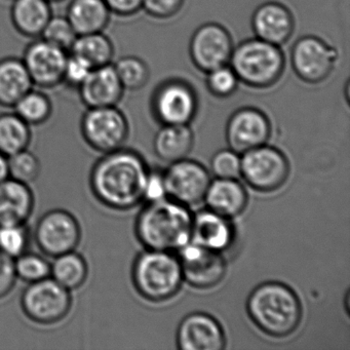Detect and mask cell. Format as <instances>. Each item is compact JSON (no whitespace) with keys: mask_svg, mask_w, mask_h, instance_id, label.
Listing matches in <instances>:
<instances>
[{"mask_svg":"<svg viewBox=\"0 0 350 350\" xmlns=\"http://www.w3.org/2000/svg\"><path fill=\"white\" fill-rule=\"evenodd\" d=\"M149 174L142 157L122 147L104 153L94 163L90 188L102 206L110 210L128 211L145 200Z\"/></svg>","mask_w":350,"mask_h":350,"instance_id":"1","label":"cell"},{"mask_svg":"<svg viewBox=\"0 0 350 350\" xmlns=\"http://www.w3.org/2000/svg\"><path fill=\"white\" fill-rule=\"evenodd\" d=\"M192 219L180 202L165 198L151 200L137 218L136 235L147 250L180 251L191 241Z\"/></svg>","mask_w":350,"mask_h":350,"instance_id":"2","label":"cell"},{"mask_svg":"<svg viewBox=\"0 0 350 350\" xmlns=\"http://www.w3.org/2000/svg\"><path fill=\"white\" fill-rule=\"evenodd\" d=\"M247 309L253 323L272 337H286L294 333L302 319L298 297L292 288L280 282L258 286L247 299Z\"/></svg>","mask_w":350,"mask_h":350,"instance_id":"3","label":"cell"},{"mask_svg":"<svg viewBox=\"0 0 350 350\" xmlns=\"http://www.w3.org/2000/svg\"><path fill=\"white\" fill-rule=\"evenodd\" d=\"M132 278L139 294L152 302L169 300L179 292L183 282L179 258L171 252L153 250L137 257Z\"/></svg>","mask_w":350,"mask_h":350,"instance_id":"4","label":"cell"},{"mask_svg":"<svg viewBox=\"0 0 350 350\" xmlns=\"http://www.w3.org/2000/svg\"><path fill=\"white\" fill-rule=\"evenodd\" d=\"M229 63L239 81L257 89L273 85L284 69V57L280 46L257 38L234 46Z\"/></svg>","mask_w":350,"mask_h":350,"instance_id":"5","label":"cell"},{"mask_svg":"<svg viewBox=\"0 0 350 350\" xmlns=\"http://www.w3.org/2000/svg\"><path fill=\"white\" fill-rule=\"evenodd\" d=\"M72 294L54 278L28 284L21 296V308L28 319L52 325L66 319L72 308Z\"/></svg>","mask_w":350,"mask_h":350,"instance_id":"6","label":"cell"},{"mask_svg":"<svg viewBox=\"0 0 350 350\" xmlns=\"http://www.w3.org/2000/svg\"><path fill=\"white\" fill-rule=\"evenodd\" d=\"M81 133L93 150L104 154L124 147L130 126L124 112L116 106L88 108L81 118Z\"/></svg>","mask_w":350,"mask_h":350,"instance_id":"7","label":"cell"},{"mask_svg":"<svg viewBox=\"0 0 350 350\" xmlns=\"http://www.w3.org/2000/svg\"><path fill=\"white\" fill-rule=\"evenodd\" d=\"M34 241L44 256L55 258L75 251L81 241V226L72 213L54 208L44 213L36 223Z\"/></svg>","mask_w":350,"mask_h":350,"instance_id":"8","label":"cell"},{"mask_svg":"<svg viewBox=\"0 0 350 350\" xmlns=\"http://www.w3.org/2000/svg\"><path fill=\"white\" fill-rule=\"evenodd\" d=\"M241 163V177L257 191H275L286 183L290 174L286 157L266 144L243 153Z\"/></svg>","mask_w":350,"mask_h":350,"instance_id":"9","label":"cell"},{"mask_svg":"<svg viewBox=\"0 0 350 350\" xmlns=\"http://www.w3.org/2000/svg\"><path fill=\"white\" fill-rule=\"evenodd\" d=\"M193 88L181 79H167L155 89L151 98L153 116L163 124H188L198 111Z\"/></svg>","mask_w":350,"mask_h":350,"instance_id":"10","label":"cell"},{"mask_svg":"<svg viewBox=\"0 0 350 350\" xmlns=\"http://www.w3.org/2000/svg\"><path fill=\"white\" fill-rule=\"evenodd\" d=\"M163 182L170 200L188 206L204 200L212 179L204 165L184 159L172 163L163 174Z\"/></svg>","mask_w":350,"mask_h":350,"instance_id":"11","label":"cell"},{"mask_svg":"<svg viewBox=\"0 0 350 350\" xmlns=\"http://www.w3.org/2000/svg\"><path fill=\"white\" fill-rule=\"evenodd\" d=\"M69 53L44 38L32 40L24 51V65L33 85L42 90H53L63 85L65 65Z\"/></svg>","mask_w":350,"mask_h":350,"instance_id":"12","label":"cell"},{"mask_svg":"<svg viewBox=\"0 0 350 350\" xmlns=\"http://www.w3.org/2000/svg\"><path fill=\"white\" fill-rule=\"evenodd\" d=\"M337 50L317 36H304L295 42L292 50V66L299 79L305 83L325 81L337 62Z\"/></svg>","mask_w":350,"mask_h":350,"instance_id":"13","label":"cell"},{"mask_svg":"<svg viewBox=\"0 0 350 350\" xmlns=\"http://www.w3.org/2000/svg\"><path fill=\"white\" fill-rule=\"evenodd\" d=\"M179 252L182 275L190 286L210 288L222 282L227 266L221 253L193 243H188Z\"/></svg>","mask_w":350,"mask_h":350,"instance_id":"14","label":"cell"},{"mask_svg":"<svg viewBox=\"0 0 350 350\" xmlns=\"http://www.w3.org/2000/svg\"><path fill=\"white\" fill-rule=\"evenodd\" d=\"M233 48L232 38L223 26L204 24L192 36L190 57L196 68L208 73L228 64Z\"/></svg>","mask_w":350,"mask_h":350,"instance_id":"15","label":"cell"},{"mask_svg":"<svg viewBox=\"0 0 350 350\" xmlns=\"http://www.w3.org/2000/svg\"><path fill=\"white\" fill-rule=\"evenodd\" d=\"M271 126L267 116L256 108L245 107L235 111L226 126V140L231 150L247 152L265 145L269 140Z\"/></svg>","mask_w":350,"mask_h":350,"instance_id":"16","label":"cell"},{"mask_svg":"<svg viewBox=\"0 0 350 350\" xmlns=\"http://www.w3.org/2000/svg\"><path fill=\"white\" fill-rule=\"evenodd\" d=\"M225 344L222 327L206 313H191L178 327L177 345L181 350H222Z\"/></svg>","mask_w":350,"mask_h":350,"instance_id":"17","label":"cell"},{"mask_svg":"<svg viewBox=\"0 0 350 350\" xmlns=\"http://www.w3.org/2000/svg\"><path fill=\"white\" fill-rule=\"evenodd\" d=\"M124 92L113 63L94 68L77 90L79 99L87 108L118 106Z\"/></svg>","mask_w":350,"mask_h":350,"instance_id":"18","label":"cell"},{"mask_svg":"<svg viewBox=\"0 0 350 350\" xmlns=\"http://www.w3.org/2000/svg\"><path fill=\"white\" fill-rule=\"evenodd\" d=\"M252 27L256 38L280 46L294 32V18L282 3H266L254 12Z\"/></svg>","mask_w":350,"mask_h":350,"instance_id":"19","label":"cell"},{"mask_svg":"<svg viewBox=\"0 0 350 350\" xmlns=\"http://www.w3.org/2000/svg\"><path fill=\"white\" fill-rule=\"evenodd\" d=\"M36 208L31 187L8 178L0 182V226L27 224Z\"/></svg>","mask_w":350,"mask_h":350,"instance_id":"20","label":"cell"},{"mask_svg":"<svg viewBox=\"0 0 350 350\" xmlns=\"http://www.w3.org/2000/svg\"><path fill=\"white\" fill-rule=\"evenodd\" d=\"M234 241L230 219L211 210L198 213L192 219L191 241L213 251H226Z\"/></svg>","mask_w":350,"mask_h":350,"instance_id":"21","label":"cell"},{"mask_svg":"<svg viewBox=\"0 0 350 350\" xmlns=\"http://www.w3.org/2000/svg\"><path fill=\"white\" fill-rule=\"evenodd\" d=\"M52 5L49 0H12V25L23 38H40L54 15Z\"/></svg>","mask_w":350,"mask_h":350,"instance_id":"22","label":"cell"},{"mask_svg":"<svg viewBox=\"0 0 350 350\" xmlns=\"http://www.w3.org/2000/svg\"><path fill=\"white\" fill-rule=\"evenodd\" d=\"M208 210L227 219L239 216L247 204V194L237 179L212 180L204 200Z\"/></svg>","mask_w":350,"mask_h":350,"instance_id":"23","label":"cell"},{"mask_svg":"<svg viewBox=\"0 0 350 350\" xmlns=\"http://www.w3.org/2000/svg\"><path fill=\"white\" fill-rule=\"evenodd\" d=\"M65 16L77 36H83L104 32L112 13L104 0H70Z\"/></svg>","mask_w":350,"mask_h":350,"instance_id":"24","label":"cell"},{"mask_svg":"<svg viewBox=\"0 0 350 350\" xmlns=\"http://www.w3.org/2000/svg\"><path fill=\"white\" fill-rule=\"evenodd\" d=\"M33 87L22 58L0 59V107L13 109L17 102Z\"/></svg>","mask_w":350,"mask_h":350,"instance_id":"25","label":"cell"},{"mask_svg":"<svg viewBox=\"0 0 350 350\" xmlns=\"http://www.w3.org/2000/svg\"><path fill=\"white\" fill-rule=\"evenodd\" d=\"M193 133L188 124H163L153 142L161 161L175 163L186 159L193 146Z\"/></svg>","mask_w":350,"mask_h":350,"instance_id":"26","label":"cell"},{"mask_svg":"<svg viewBox=\"0 0 350 350\" xmlns=\"http://www.w3.org/2000/svg\"><path fill=\"white\" fill-rule=\"evenodd\" d=\"M51 263V278L67 290H77L87 282L89 264L79 252L71 251L53 258Z\"/></svg>","mask_w":350,"mask_h":350,"instance_id":"27","label":"cell"},{"mask_svg":"<svg viewBox=\"0 0 350 350\" xmlns=\"http://www.w3.org/2000/svg\"><path fill=\"white\" fill-rule=\"evenodd\" d=\"M69 53L81 57L93 68H98L112 64L116 49L104 32H96L77 36Z\"/></svg>","mask_w":350,"mask_h":350,"instance_id":"28","label":"cell"},{"mask_svg":"<svg viewBox=\"0 0 350 350\" xmlns=\"http://www.w3.org/2000/svg\"><path fill=\"white\" fill-rule=\"evenodd\" d=\"M31 140V126L16 112L0 114V152L12 157L28 149Z\"/></svg>","mask_w":350,"mask_h":350,"instance_id":"29","label":"cell"},{"mask_svg":"<svg viewBox=\"0 0 350 350\" xmlns=\"http://www.w3.org/2000/svg\"><path fill=\"white\" fill-rule=\"evenodd\" d=\"M14 112L29 126L46 124L53 114V102L44 90L32 88L14 106Z\"/></svg>","mask_w":350,"mask_h":350,"instance_id":"30","label":"cell"},{"mask_svg":"<svg viewBox=\"0 0 350 350\" xmlns=\"http://www.w3.org/2000/svg\"><path fill=\"white\" fill-rule=\"evenodd\" d=\"M113 66L124 90L137 91L148 83L150 71L146 63L138 57H122Z\"/></svg>","mask_w":350,"mask_h":350,"instance_id":"31","label":"cell"},{"mask_svg":"<svg viewBox=\"0 0 350 350\" xmlns=\"http://www.w3.org/2000/svg\"><path fill=\"white\" fill-rule=\"evenodd\" d=\"M15 269L19 280L31 284L50 278L51 262L44 254L27 251L16 258Z\"/></svg>","mask_w":350,"mask_h":350,"instance_id":"32","label":"cell"},{"mask_svg":"<svg viewBox=\"0 0 350 350\" xmlns=\"http://www.w3.org/2000/svg\"><path fill=\"white\" fill-rule=\"evenodd\" d=\"M40 173L42 163L40 159L29 149L9 157V177L12 179L30 185L38 179Z\"/></svg>","mask_w":350,"mask_h":350,"instance_id":"33","label":"cell"},{"mask_svg":"<svg viewBox=\"0 0 350 350\" xmlns=\"http://www.w3.org/2000/svg\"><path fill=\"white\" fill-rule=\"evenodd\" d=\"M30 237L27 224L0 226V252L16 259L28 251Z\"/></svg>","mask_w":350,"mask_h":350,"instance_id":"34","label":"cell"},{"mask_svg":"<svg viewBox=\"0 0 350 350\" xmlns=\"http://www.w3.org/2000/svg\"><path fill=\"white\" fill-rule=\"evenodd\" d=\"M77 36L66 16L53 15L40 38L69 53Z\"/></svg>","mask_w":350,"mask_h":350,"instance_id":"35","label":"cell"},{"mask_svg":"<svg viewBox=\"0 0 350 350\" xmlns=\"http://www.w3.org/2000/svg\"><path fill=\"white\" fill-rule=\"evenodd\" d=\"M239 81L234 71L228 65L211 70L206 77L208 91L219 98H227L235 93Z\"/></svg>","mask_w":350,"mask_h":350,"instance_id":"36","label":"cell"},{"mask_svg":"<svg viewBox=\"0 0 350 350\" xmlns=\"http://www.w3.org/2000/svg\"><path fill=\"white\" fill-rule=\"evenodd\" d=\"M241 157L233 150H221L213 157L211 170L217 178L237 179L241 176Z\"/></svg>","mask_w":350,"mask_h":350,"instance_id":"37","label":"cell"},{"mask_svg":"<svg viewBox=\"0 0 350 350\" xmlns=\"http://www.w3.org/2000/svg\"><path fill=\"white\" fill-rule=\"evenodd\" d=\"M93 69L87 61L69 53L63 75V85L77 91Z\"/></svg>","mask_w":350,"mask_h":350,"instance_id":"38","label":"cell"},{"mask_svg":"<svg viewBox=\"0 0 350 350\" xmlns=\"http://www.w3.org/2000/svg\"><path fill=\"white\" fill-rule=\"evenodd\" d=\"M184 0H143L142 9L151 17L169 19L179 13Z\"/></svg>","mask_w":350,"mask_h":350,"instance_id":"39","label":"cell"},{"mask_svg":"<svg viewBox=\"0 0 350 350\" xmlns=\"http://www.w3.org/2000/svg\"><path fill=\"white\" fill-rule=\"evenodd\" d=\"M17 280L15 259L0 252V300L11 294Z\"/></svg>","mask_w":350,"mask_h":350,"instance_id":"40","label":"cell"},{"mask_svg":"<svg viewBox=\"0 0 350 350\" xmlns=\"http://www.w3.org/2000/svg\"><path fill=\"white\" fill-rule=\"evenodd\" d=\"M112 14L130 17L142 9L143 0H104Z\"/></svg>","mask_w":350,"mask_h":350,"instance_id":"41","label":"cell"},{"mask_svg":"<svg viewBox=\"0 0 350 350\" xmlns=\"http://www.w3.org/2000/svg\"><path fill=\"white\" fill-rule=\"evenodd\" d=\"M165 196V187H163V177L149 174L148 182H147L145 198L149 200H161Z\"/></svg>","mask_w":350,"mask_h":350,"instance_id":"42","label":"cell"},{"mask_svg":"<svg viewBox=\"0 0 350 350\" xmlns=\"http://www.w3.org/2000/svg\"><path fill=\"white\" fill-rule=\"evenodd\" d=\"M9 178V157L0 152V182Z\"/></svg>","mask_w":350,"mask_h":350,"instance_id":"43","label":"cell"},{"mask_svg":"<svg viewBox=\"0 0 350 350\" xmlns=\"http://www.w3.org/2000/svg\"><path fill=\"white\" fill-rule=\"evenodd\" d=\"M50 3H62V1H64V0H49Z\"/></svg>","mask_w":350,"mask_h":350,"instance_id":"44","label":"cell"}]
</instances>
